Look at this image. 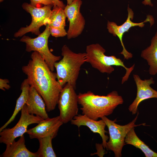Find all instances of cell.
I'll return each mask as SVG.
<instances>
[{
  "label": "cell",
  "instance_id": "cell-18",
  "mask_svg": "<svg viewBox=\"0 0 157 157\" xmlns=\"http://www.w3.org/2000/svg\"><path fill=\"white\" fill-rule=\"evenodd\" d=\"M30 85L27 79H25L22 82L20 88L22 92L17 99L13 113L9 120L0 128V132L7 126L15 119L16 115L21 110L25 104L26 103L29 97Z\"/></svg>",
  "mask_w": 157,
  "mask_h": 157
},
{
  "label": "cell",
  "instance_id": "cell-3",
  "mask_svg": "<svg viewBox=\"0 0 157 157\" xmlns=\"http://www.w3.org/2000/svg\"><path fill=\"white\" fill-rule=\"evenodd\" d=\"M61 55L62 58L54 65L57 80L62 87L69 83L76 89L81 67L85 63L86 53H75L64 45L61 49Z\"/></svg>",
  "mask_w": 157,
  "mask_h": 157
},
{
  "label": "cell",
  "instance_id": "cell-23",
  "mask_svg": "<svg viewBox=\"0 0 157 157\" xmlns=\"http://www.w3.org/2000/svg\"><path fill=\"white\" fill-rule=\"evenodd\" d=\"M30 4L35 7L38 6L43 5L44 6L52 5L53 6L54 0H30Z\"/></svg>",
  "mask_w": 157,
  "mask_h": 157
},
{
  "label": "cell",
  "instance_id": "cell-10",
  "mask_svg": "<svg viewBox=\"0 0 157 157\" xmlns=\"http://www.w3.org/2000/svg\"><path fill=\"white\" fill-rule=\"evenodd\" d=\"M128 17L126 21L120 25H118L117 24L113 22L108 21L107 25V28L108 32L112 34L114 36H117L121 42L123 49L120 53L122 55L124 59L128 60L133 57V54L128 51L125 48L122 41V37L124 33L128 32L132 27L138 26L142 28L143 27L144 23L149 22L152 25L154 22L152 16L148 15L146 19L143 22L140 23H135L132 20L134 17V13L128 5L127 8Z\"/></svg>",
  "mask_w": 157,
  "mask_h": 157
},
{
  "label": "cell",
  "instance_id": "cell-17",
  "mask_svg": "<svg viewBox=\"0 0 157 157\" xmlns=\"http://www.w3.org/2000/svg\"><path fill=\"white\" fill-rule=\"evenodd\" d=\"M141 56L147 62L149 66V74L154 75L157 74V31L152 38L150 46L143 50Z\"/></svg>",
  "mask_w": 157,
  "mask_h": 157
},
{
  "label": "cell",
  "instance_id": "cell-19",
  "mask_svg": "<svg viewBox=\"0 0 157 157\" xmlns=\"http://www.w3.org/2000/svg\"><path fill=\"white\" fill-rule=\"evenodd\" d=\"M134 129V127L131 129L127 134L125 139V144H131L140 149L146 157H157V153L152 150L139 138L135 132Z\"/></svg>",
  "mask_w": 157,
  "mask_h": 157
},
{
  "label": "cell",
  "instance_id": "cell-2",
  "mask_svg": "<svg viewBox=\"0 0 157 157\" xmlns=\"http://www.w3.org/2000/svg\"><path fill=\"white\" fill-rule=\"evenodd\" d=\"M78 98L82 114L95 120L111 114L118 106L124 102L122 97L116 91L106 96L96 95L88 91L79 93Z\"/></svg>",
  "mask_w": 157,
  "mask_h": 157
},
{
  "label": "cell",
  "instance_id": "cell-5",
  "mask_svg": "<svg viewBox=\"0 0 157 157\" xmlns=\"http://www.w3.org/2000/svg\"><path fill=\"white\" fill-rule=\"evenodd\" d=\"M139 115L138 111L135 118L131 122L124 125H120L116 123V119L113 121L106 116L102 117L107 126L109 134V140L106 143V149L113 151L115 157L122 156V151L125 144V137L131 129L141 125H145V123L135 124V123Z\"/></svg>",
  "mask_w": 157,
  "mask_h": 157
},
{
  "label": "cell",
  "instance_id": "cell-6",
  "mask_svg": "<svg viewBox=\"0 0 157 157\" xmlns=\"http://www.w3.org/2000/svg\"><path fill=\"white\" fill-rule=\"evenodd\" d=\"M44 31L36 38H32L28 36H23L20 41L26 44V51L28 52L33 51L39 53L50 69L53 72L55 69L54 65L60 60L61 57L52 53L48 46V40L51 35L49 25H45Z\"/></svg>",
  "mask_w": 157,
  "mask_h": 157
},
{
  "label": "cell",
  "instance_id": "cell-13",
  "mask_svg": "<svg viewBox=\"0 0 157 157\" xmlns=\"http://www.w3.org/2000/svg\"><path fill=\"white\" fill-rule=\"evenodd\" d=\"M59 116L49 117L38 124L35 127L28 129L26 133L30 139H39L49 135L55 138L58 130L63 124Z\"/></svg>",
  "mask_w": 157,
  "mask_h": 157
},
{
  "label": "cell",
  "instance_id": "cell-26",
  "mask_svg": "<svg viewBox=\"0 0 157 157\" xmlns=\"http://www.w3.org/2000/svg\"><path fill=\"white\" fill-rule=\"evenodd\" d=\"M142 3L144 5H148L151 7H152L153 6V4L151 2V0H144L142 2Z\"/></svg>",
  "mask_w": 157,
  "mask_h": 157
},
{
  "label": "cell",
  "instance_id": "cell-20",
  "mask_svg": "<svg viewBox=\"0 0 157 157\" xmlns=\"http://www.w3.org/2000/svg\"><path fill=\"white\" fill-rule=\"evenodd\" d=\"M66 17L64 9L53 6L48 24L50 27L65 28Z\"/></svg>",
  "mask_w": 157,
  "mask_h": 157
},
{
  "label": "cell",
  "instance_id": "cell-28",
  "mask_svg": "<svg viewBox=\"0 0 157 157\" xmlns=\"http://www.w3.org/2000/svg\"><path fill=\"white\" fill-rule=\"evenodd\" d=\"M3 1V0H0V2H2Z\"/></svg>",
  "mask_w": 157,
  "mask_h": 157
},
{
  "label": "cell",
  "instance_id": "cell-12",
  "mask_svg": "<svg viewBox=\"0 0 157 157\" xmlns=\"http://www.w3.org/2000/svg\"><path fill=\"white\" fill-rule=\"evenodd\" d=\"M133 78L137 87V95L128 109L133 115H134L137 113L138 107L142 101L150 98H157V91L150 86L151 84L155 83L152 77L142 80L138 75L134 74Z\"/></svg>",
  "mask_w": 157,
  "mask_h": 157
},
{
  "label": "cell",
  "instance_id": "cell-22",
  "mask_svg": "<svg viewBox=\"0 0 157 157\" xmlns=\"http://www.w3.org/2000/svg\"><path fill=\"white\" fill-rule=\"evenodd\" d=\"M49 30L51 35L56 38L64 37L67 34L65 28L49 26Z\"/></svg>",
  "mask_w": 157,
  "mask_h": 157
},
{
  "label": "cell",
  "instance_id": "cell-16",
  "mask_svg": "<svg viewBox=\"0 0 157 157\" xmlns=\"http://www.w3.org/2000/svg\"><path fill=\"white\" fill-rule=\"evenodd\" d=\"M2 157H38L36 152H32L26 147L24 135L20 137L17 141L14 140L6 145L5 151L0 156Z\"/></svg>",
  "mask_w": 157,
  "mask_h": 157
},
{
  "label": "cell",
  "instance_id": "cell-14",
  "mask_svg": "<svg viewBox=\"0 0 157 157\" xmlns=\"http://www.w3.org/2000/svg\"><path fill=\"white\" fill-rule=\"evenodd\" d=\"M70 122L72 124L77 126L78 128L82 126H85L92 132L99 134L102 138V144L104 148H106V143L109 138L106 134L107 132L105 130L106 125L102 119L98 121L95 120L85 115L78 114Z\"/></svg>",
  "mask_w": 157,
  "mask_h": 157
},
{
  "label": "cell",
  "instance_id": "cell-11",
  "mask_svg": "<svg viewBox=\"0 0 157 157\" xmlns=\"http://www.w3.org/2000/svg\"><path fill=\"white\" fill-rule=\"evenodd\" d=\"M82 4L81 0H74L71 4H67L64 8L69 22L67 35L68 39L78 37L84 30L85 21L80 12Z\"/></svg>",
  "mask_w": 157,
  "mask_h": 157
},
{
  "label": "cell",
  "instance_id": "cell-4",
  "mask_svg": "<svg viewBox=\"0 0 157 157\" xmlns=\"http://www.w3.org/2000/svg\"><path fill=\"white\" fill-rule=\"evenodd\" d=\"M105 49L98 43L87 45L86 49L85 62L89 63L92 67L102 73L111 74L114 70L113 66L124 67L126 73L122 78V84H123L128 79L135 65L128 68L121 59L113 55L107 56L105 54Z\"/></svg>",
  "mask_w": 157,
  "mask_h": 157
},
{
  "label": "cell",
  "instance_id": "cell-21",
  "mask_svg": "<svg viewBox=\"0 0 157 157\" xmlns=\"http://www.w3.org/2000/svg\"><path fill=\"white\" fill-rule=\"evenodd\" d=\"M52 135H49L38 139L39 147L36 152L38 157H56L52 145V141L54 138Z\"/></svg>",
  "mask_w": 157,
  "mask_h": 157
},
{
  "label": "cell",
  "instance_id": "cell-25",
  "mask_svg": "<svg viewBox=\"0 0 157 157\" xmlns=\"http://www.w3.org/2000/svg\"><path fill=\"white\" fill-rule=\"evenodd\" d=\"M53 6H57L63 9L66 6L63 2L60 0H54Z\"/></svg>",
  "mask_w": 157,
  "mask_h": 157
},
{
  "label": "cell",
  "instance_id": "cell-9",
  "mask_svg": "<svg viewBox=\"0 0 157 157\" xmlns=\"http://www.w3.org/2000/svg\"><path fill=\"white\" fill-rule=\"evenodd\" d=\"M44 119L41 117L29 114L26 104L21 110V115L17 124L13 128H6L0 132V142L6 145L9 144L18 137L26 133L30 124H39Z\"/></svg>",
  "mask_w": 157,
  "mask_h": 157
},
{
  "label": "cell",
  "instance_id": "cell-8",
  "mask_svg": "<svg viewBox=\"0 0 157 157\" xmlns=\"http://www.w3.org/2000/svg\"><path fill=\"white\" fill-rule=\"evenodd\" d=\"M75 90L70 84L67 83L60 94L58 103L59 116L63 124L70 122L78 114V94Z\"/></svg>",
  "mask_w": 157,
  "mask_h": 157
},
{
  "label": "cell",
  "instance_id": "cell-27",
  "mask_svg": "<svg viewBox=\"0 0 157 157\" xmlns=\"http://www.w3.org/2000/svg\"><path fill=\"white\" fill-rule=\"evenodd\" d=\"M74 0H67V4L69 5L71 4L73 2Z\"/></svg>",
  "mask_w": 157,
  "mask_h": 157
},
{
  "label": "cell",
  "instance_id": "cell-1",
  "mask_svg": "<svg viewBox=\"0 0 157 157\" xmlns=\"http://www.w3.org/2000/svg\"><path fill=\"white\" fill-rule=\"evenodd\" d=\"M28 64L22 67L30 86L33 87L44 100L47 112L54 110L63 87L57 80L56 73L49 68L37 51L33 52Z\"/></svg>",
  "mask_w": 157,
  "mask_h": 157
},
{
  "label": "cell",
  "instance_id": "cell-15",
  "mask_svg": "<svg viewBox=\"0 0 157 157\" xmlns=\"http://www.w3.org/2000/svg\"><path fill=\"white\" fill-rule=\"evenodd\" d=\"M26 105L29 114L35 115L44 119L49 118L44 100L37 90L31 86Z\"/></svg>",
  "mask_w": 157,
  "mask_h": 157
},
{
  "label": "cell",
  "instance_id": "cell-7",
  "mask_svg": "<svg viewBox=\"0 0 157 157\" xmlns=\"http://www.w3.org/2000/svg\"><path fill=\"white\" fill-rule=\"evenodd\" d=\"M53 6L47 5L38 7L27 3H23L22 8L30 14L32 18L31 22L28 26L20 28L14 34V37L15 38L21 37L29 32L36 35H39L40 34V28L48 24Z\"/></svg>",
  "mask_w": 157,
  "mask_h": 157
},
{
  "label": "cell",
  "instance_id": "cell-24",
  "mask_svg": "<svg viewBox=\"0 0 157 157\" xmlns=\"http://www.w3.org/2000/svg\"><path fill=\"white\" fill-rule=\"evenodd\" d=\"M9 83V80L6 78L0 79V89L3 91H5L6 90H9L11 87L8 83Z\"/></svg>",
  "mask_w": 157,
  "mask_h": 157
}]
</instances>
